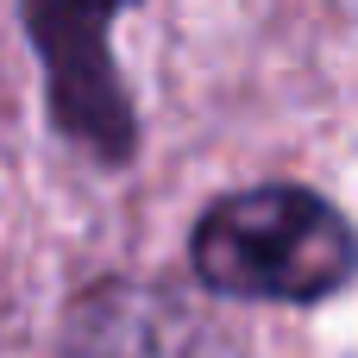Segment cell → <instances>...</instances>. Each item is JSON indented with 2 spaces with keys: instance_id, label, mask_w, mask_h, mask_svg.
Masks as SVG:
<instances>
[{
  "instance_id": "cell-1",
  "label": "cell",
  "mask_w": 358,
  "mask_h": 358,
  "mask_svg": "<svg viewBox=\"0 0 358 358\" xmlns=\"http://www.w3.org/2000/svg\"><path fill=\"white\" fill-rule=\"evenodd\" d=\"M195 271L239 302H321L358 271L352 227L315 189H245L201 214Z\"/></svg>"
},
{
  "instance_id": "cell-2",
  "label": "cell",
  "mask_w": 358,
  "mask_h": 358,
  "mask_svg": "<svg viewBox=\"0 0 358 358\" xmlns=\"http://www.w3.org/2000/svg\"><path fill=\"white\" fill-rule=\"evenodd\" d=\"M126 0H31V31L50 69V94L69 132L94 138L107 157L132 138L126 101L107 69V19Z\"/></svg>"
},
{
  "instance_id": "cell-3",
  "label": "cell",
  "mask_w": 358,
  "mask_h": 358,
  "mask_svg": "<svg viewBox=\"0 0 358 358\" xmlns=\"http://www.w3.org/2000/svg\"><path fill=\"white\" fill-rule=\"evenodd\" d=\"M63 358H214L208 327L182 315L164 289L101 283L76 302L63 327Z\"/></svg>"
}]
</instances>
